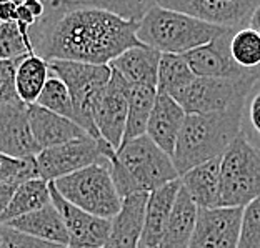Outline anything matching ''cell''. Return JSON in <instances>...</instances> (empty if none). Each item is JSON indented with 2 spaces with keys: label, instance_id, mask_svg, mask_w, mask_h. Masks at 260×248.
<instances>
[{
  "label": "cell",
  "instance_id": "6da1fadb",
  "mask_svg": "<svg viewBox=\"0 0 260 248\" xmlns=\"http://www.w3.org/2000/svg\"><path fill=\"white\" fill-rule=\"evenodd\" d=\"M35 55L44 60L109 65L127 49L142 45L137 22L69 0L45 2L44 15L28 27Z\"/></svg>",
  "mask_w": 260,
  "mask_h": 248
},
{
  "label": "cell",
  "instance_id": "7a4b0ae2",
  "mask_svg": "<svg viewBox=\"0 0 260 248\" xmlns=\"http://www.w3.org/2000/svg\"><path fill=\"white\" fill-rule=\"evenodd\" d=\"M102 153L107 158L112 180L122 198L139 192L150 193L180 179L172 157L158 149L147 135L123 141L117 150L104 141Z\"/></svg>",
  "mask_w": 260,
  "mask_h": 248
},
{
  "label": "cell",
  "instance_id": "3957f363",
  "mask_svg": "<svg viewBox=\"0 0 260 248\" xmlns=\"http://www.w3.org/2000/svg\"><path fill=\"white\" fill-rule=\"evenodd\" d=\"M242 105L222 112L187 115L172 155L179 176L212 158L222 157L240 135Z\"/></svg>",
  "mask_w": 260,
  "mask_h": 248
},
{
  "label": "cell",
  "instance_id": "277c9868",
  "mask_svg": "<svg viewBox=\"0 0 260 248\" xmlns=\"http://www.w3.org/2000/svg\"><path fill=\"white\" fill-rule=\"evenodd\" d=\"M230 28L212 25L182 12L153 5L137 22V39L160 54L184 55Z\"/></svg>",
  "mask_w": 260,
  "mask_h": 248
},
{
  "label": "cell",
  "instance_id": "5b68a950",
  "mask_svg": "<svg viewBox=\"0 0 260 248\" xmlns=\"http://www.w3.org/2000/svg\"><path fill=\"white\" fill-rule=\"evenodd\" d=\"M69 203L95 217L112 220L120 210L122 197L112 180L109 162L102 160L52 182Z\"/></svg>",
  "mask_w": 260,
  "mask_h": 248
},
{
  "label": "cell",
  "instance_id": "8992f818",
  "mask_svg": "<svg viewBox=\"0 0 260 248\" xmlns=\"http://www.w3.org/2000/svg\"><path fill=\"white\" fill-rule=\"evenodd\" d=\"M260 195V152L239 135L220 157L218 206L244 208Z\"/></svg>",
  "mask_w": 260,
  "mask_h": 248
},
{
  "label": "cell",
  "instance_id": "52a82bcc",
  "mask_svg": "<svg viewBox=\"0 0 260 248\" xmlns=\"http://www.w3.org/2000/svg\"><path fill=\"white\" fill-rule=\"evenodd\" d=\"M49 70L69 88L74 105V122L90 137L99 140L100 135L93 123L92 112L99 95L110 80V67L70 60H49Z\"/></svg>",
  "mask_w": 260,
  "mask_h": 248
},
{
  "label": "cell",
  "instance_id": "ba28073f",
  "mask_svg": "<svg viewBox=\"0 0 260 248\" xmlns=\"http://www.w3.org/2000/svg\"><path fill=\"white\" fill-rule=\"evenodd\" d=\"M260 67L240 79H209L195 77L184 90L172 98L180 105L187 115L222 112L244 105L247 93L255 84Z\"/></svg>",
  "mask_w": 260,
  "mask_h": 248
},
{
  "label": "cell",
  "instance_id": "9c48e42d",
  "mask_svg": "<svg viewBox=\"0 0 260 248\" xmlns=\"http://www.w3.org/2000/svg\"><path fill=\"white\" fill-rule=\"evenodd\" d=\"M102 160H107V158L102 155L100 138L95 140L90 135L49 147L35 155L39 176L45 182H55L60 176L70 175L77 170Z\"/></svg>",
  "mask_w": 260,
  "mask_h": 248
},
{
  "label": "cell",
  "instance_id": "30bf717a",
  "mask_svg": "<svg viewBox=\"0 0 260 248\" xmlns=\"http://www.w3.org/2000/svg\"><path fill=\"white\" fill-rule=\"evenodd\" d=\"M260 0H155V5L182 12L212 25L230 30L249 27L253 9Z\"/></svg>",
  "mask_w": 260,
  "mask_h": 248
},
{
  "label": "cell",
  "instance_id": "8fae6325",
  "mask_svg": "<svg viewBox=\"0 0 260 248\" xmlns=\"http://www.w3.org/2000/svg\"><path fill=\"white\" fill-rule=\"evenodd\" d=\"M112 70V68H110ZM127 88L128 84L122 77L112 70L109 84L105 85L93 105V123L100 138L117 150L122 144L127 122Z\"/></svg>",
  "mask_w": 260,
  "mask_h": 248
},
{
  "label": "cell",
  "instance_id": "7c38bea8",
  "mask_svg": "<svg viewBox=\"0 0 260 248\" xmlns=\"http://www.w3.org/2000/svg\"><path fill=\"white\" fill-rule=\"evenodd\" d=\"M50 202L62 217L69 235L70 248H102L109 240L110 220L95 217L80 210L79 206L69 203L60 193L55 190L52 182H49Z\"/></svg>",
  "mask_w": 260,
  "mask_h": 248
},
{
  "label": "cell",
  "instance_id": "4fadbf2b",
  "mask_svg": "<svg viewBox=\"0 0 260 248\" xmlns=\"http://www.w3.org/2000/svg\"><path fill=\"white\" fill-rule=\"evenodd\" d=\"M242 208L200 210L187 248H239Z\"/></svg>",
  "mask_w": 260,
  "mask_h": 248
},
{
  "label": "cell",
  "instance_id": "5bb4252c",
  "mask_svg": "<svg viewBox=\"0 0 260 248\" xmlns=\"http://www.w3.org/2000/svg\"><path fill=\"white\" fill-rule=\"evenodd\" d=\"M235 30H225L200 47L185 52L184 57L195 77L209 79H240L253 70H245L230 55V39ZM257 70V68H255Z\"/></svg>",
  "mask_w": 260,
  "mask_h": 248
},
{
  "label": "cell",
  "instance_id": "9a60e30c",
  "mask_svg": "<svg viewBox=\"0 0 260 248\" xmlns=\"http://www.w3.org/2000/svg\"><path fill=\"white\" fill-rule=\"evenodd\" d=\"M39 152L28 125L27 105L23 102L0 103V153L25 158L35 157Z\"/></svg>",
  "mask_w": 260,
  "mask_h": 248
},
{
  "label": "cell",
  "instance_id": "2e32d148",
  "mask_svg": "<svg viewBox=\"0 0 260 248\" xmlns=\"http://www.w3.org/2000/svg\"><path fill=\"white\" fill-rule=\"evenodd\" d=\"M185 117L187 114L175 102V98L167 95V93L157 92L145 135L158 149L164 150L169 157H172L175 141L180 133L182 125H184Z\"/></svg>",
  "mask_w": 260,
  "mask_h": 248
},
{
  "label": "cell",
  "instance_id": "e0dca14e",
  "mask_svg": "<svg viewBox=\"0 0 260 248\" xmlns=\"http://www.w3.org/2000/svg\"><path fill=\"white\" fill-rule=\"evenodd\" d=\"M27 114L32 137L40 150L88 135L75 122L65 119L62 115H57L44 107H39L35 103L27 105Z\"/></svg>",
  "mask_w": 260,
  "mask_h": 248
},
{
  "label": "cell",
  "instance_id": "ac0fdd59",
  "mask_svg": "<svg viewBox=\"0 0 260 248\" xmlns=\"http://www.w3.org/2000/svg\"><path fill=\"white\" fill-rule=\"evenodd\" d=\"M180 187V179H177L149 193L145 203L144 228H142L139 248H157L158 241L162 238L165 225L169 222L170 211L174 208Z\"/></svg>",
  "mask_w": 260,
  "mask_h": 248
},
{
  "label": "cell",
  "instance_id": "d6986e66",
  "mask_svg": "<svg viewBox=\"0 0 260 248\" xmlns=\"http://www.w3.org/2000/svg\"><path fill=\"white\" fill-rule=\"evenodd\" d=\"M147 197H149L147 192H139L122 198L119 214L110 220V233L105 246L139 248Z\"/></svg>",
  "mask_w": 260,
  "mask_h": 248
},
{
  "label": "cell",
  "instance_id": "ffe728a7",
  "mask_svg": "<svg viewBox=\"0 0 260 248\" xmlns=\"http://www.w3.org/2000/svg\"><path fill=\"white\" fill-rule=\"evenodd\" d=\"M158 60L160 52L142 44L127 49L123 54L115 57L109 67L130 85H149L157 88Z\"/></svg>",
  "mask_w": 260,
  "mask_h": 248
},
{
  "label": "cell",
  "instance_id": "44dd1931",
  "mask_svg": "<svg viewBox=\"0 0 260 248\" xmlns=\"http://www.w3.org/2000/svg\"><path fill=\"white\" fill-rule=\"evenodd\" d=\"M180 184L197 208H217L220 202V157L190 168L180 176Z\"/></svg>",
  "mask_w": 260,
  "mask_h": 248
},
{
  "label": "cell",
  "instance_id": "7402d4cb",
  "mask_svg": "<svg viewBox=\"0 0 260 248\" xmlns=\"http://www.w3.org/2000/svg\"><path fill=\"white\" fill-rule=\"evenodd\" d=\"M4 225H9L22 233L30 235V237L50 241V243L69 246L67 230H65L60 214L57 211L52 202L27 215L17 217L14 220L4 223Z\"/></svg>",
  "mask_w": 260,
  "mask_h": 248
},
{
  "label": "cell",
  "instance_id": "603a6c76",
  "mask_svg": "<svg viewBox=\"0 0 260 248\" xmlns=\"http://www.w3.org/2000/svg\"><path fill=\"white\" fill-rule=\"evenodd\" d=\"M197 205L180 187L157 248H187L188 241L192 238L195 222H197Z\"/></svg>",
  "mask_w": 260,
  "mask_h": 248
},
{
  "label": "cell",
  "instance_id": "cb8c5ba5",
  "mask_svg": "<svg viewBox=\"0 0 260 248\" xmlns=\"http://www.w3.org/2000/svg\"><path fill=\"white\" fill-rule=\"evenodd\" d=\"M157 97V88L149 85H130L127 88V122H125V132H123V141H128L132 138H137L145 135L147 123ZM120 144V145H122Z\"/></svg>",
  "mask_w": 260,
  "mask_h": 248
},
{
  "label": "cell",
  "instance_id": "d4e9b609",
  "mask_svg": "<svg viewBox=\"0 0 260 248\" xmlns=\"http://www.w3.org/2000/svg\"><path fill=\"white\" fill-rule=\"evenodd\" d=\"M50 203L49 182L42 179H32L20 184L12 195L7 208L0 215V225L14 220L17 217L27 215Z\"/></svg>",
  "mask_w": 260,
  "mask_h": 248
},
{
  "label": "cell",
  "instance_id": "484cf974",
  "mask_svg": "<svg viewBox=\"0 0 260 248\" xmlns=\"http://www.w3.org/2000/svg\"><path fill=\"white\" fill-rule=\"evenodd\" d=\"M49 62L42 57L28 54L17 60L15 85L20 102L25 105L35 103L42 88L49 79Z\"/></svg>",
  "mask_w": 260,
  "mask_h": 248
},
{
  "label": "cell",
  "instance_id": "4316f807",
  "mask_svg": "<svg viewBox=\"0 0 260 248\" xmlns=\"http://www.w3.org/2000/svg\"><path fill=\"white\" fill-rule=\"evenodd\" d=\"M195 79L185 58L177 54H160L157 70V92L174 97L175 93L190 84Z\"/></svg>",
  "mask_w": 260,
  "mask_h": 248
},
{
  "label": "cell",
  "instance_id": "83f0119b",
  "mask_svg": "<svg viewBox=\"0 0 260 248\" xmlns=\"http://www.w3.org/2000/svg\"><path fill=\"white\" fill-rule=\"evenodd\" d=\"M230 55L245 70L260 67V32L250 27L235 30L230 39Z\"/></svg>",
  "mask_w": 260,
  "mask_h": 248
},
{
  "label": "cell",
  "instance_id": "f1b7e54d",
  "mask_svg": "<svg viewBox=\"0 0 260 248\" xmlns=\"http://www.w3.org/2000/svg\"><path fill=\"white\" fill-rule=\"evenodd\" d=\"M28 28L19 22H0V58L2 60H19L34 54L28 40Z\"/></svg>",
  "mask_w": 260,
  "mask_h": 248
},
{
  "label": "cell",
  "instance_id": "f546056e",
  "mask_svg": "<svg viewBox=\"0 0 260 248\" xmlns=\"http://www.w3.org/2000/svg\"><path fill=\"white\" fill-rule=\"evenodd\" d=\"M35 105L44 107L57 115H62L65 119L74 122V105H72V98H70L69 88L54 74H49V79H47L40 95L35 100Z\"/></svg>",
  "mask_w": 260,
  "mask_h": 248
},
{
  "label": "cell",
  "instance_id": "4dcf8cb0",
  "mask_svg": "<svg viewBox=\"0 0 260 248\" xmlns=\"http://www.w3.org/2000/svg\"><path fill=\"white\" fill-rule=\"evenodd\" d=\"M240 133L260 152V74L242 105Z\"/></svg>",
  "mask_w": 260,
  "mask_h": 248
},
{
  "label": "cell",
  "instance_id": "1f68e13d",
  "mask_svg": "<svg viewBox=\"0 0 260 248\" xmlns=\"http://www.w3.org/2000/svg\"><path fill=\"white\" fill-rule=\"evenodd\" d=\"M32 179H40L35 157L15 158L0 153V185H20Z\"/></svg>",
  "mask_w": 260,
  "mask_h": 248
},
{
  "label": "cell",
  "instance_id": "d6a6232c",
  "mask_svg": "<svg viewBox=\"0 0 260 248\" xmlns=\"http://www.w3.org/2000/svg\"><path fill=\"white\" fill-rule=\"evenodd\" d=\"M69 2L104 9L122 19L134 22H139L145 12L155 5V0H69Z\"/></svg>",
  "mask_w": 260,
  "mask_h": 248
},
{
  "label": "cell",
  "instance_id": "836d02e7",
  "mask_svg": "<svg viewBox=\"0 0 260 248\" xmlns=\"http://www.w3.org/2000/svg\"><path fill=\"white\" fill-rule=\"evenodd\" d=\"M239 248H260V195L242 208Z\"/></svg>",
  "mask_w": 260,
  "mask_h": 248
},
{
  "label": "cell",
  "instance_id": "e575fe53",
  "mask_svg": "<svg viewBox=\"0 0 260 248\" xmlns=\"http://www.w3.org/2000/svg\"><path fill=\"white\" fill-rule=\"evenodd\" d=\"M0 228H2V245H0V248H67L30 237V235L22 233L9 225H0Z\"/></svg>",
  "mask_w": 260,
  "mask_h": 248
},
{
  "label": "cell",
  "instance_id": "d590c367",
  "mask_svg": "<svg viewBox=\"0 0 260 248\" xmlns=\"http://www.w3.org/2000/svg\"><path fill=\"white\" fill-rule=\"evenodd\" d=\"M17 60H2L0 58V103L20 102L15 85Z\"/></svg>",
  "mask_w": 260,
  "mask_h": 248
},
{
  "label": "cell",
  "instance_id": "8d00e7d4",
  "mask_svg": "<svg viewBox=\"0 0 260 248\" xmlns=\"http://www.w3.org/2000/svg\"><path fill=\"white\" fill-rule=\"evenodd\" d=\"M17 4L15 0H5L0 4V22H17Z\"/></svg>",
  "mask_w": 260,
  "mask_h": 248
},
{
  "label": "cell",
  "instance_id": "74e56055",
  "mask_svg": "<svg viewBox=\"0 0 260 248\" xmlns=\"http://www.w3.org/2000/svg\"><path fill=\"white\" fill-rule=\"evenodd\" d=\"M17 187H19V185H12V184L0 185V215H2L5 211V208H7V205H9L12 195H14Z\"/></svg>",
  "mask_w": 260,
  "mask_h": 248
},
{
  "label": "cell",
  "instance_id": "f35d334b",
  "mask_svg": "<svg viewBox=\"0 0 260 248\" xmlns=\"http://www.w3.org/2000/svg\"><path fill=\"white\" fill-rule=\"evenodd\" d=\"M17 22L28 28V27H32L35 22H37V19H35L34 14L27 7H23L22 4H19V5H17Z\"/></svg>",
  "mask_w": 260,
  "mask_h": 248
},
{
  "label": "cell",
  "instance_id": "ab89813d",
  "mask_svg": "<svg viewBox=\"0 0 260 248\" xmlns=\"http://www.w3.org/2000/svg\"><path fill=\"white\" fill-rule=\"evenodd\" d=\"M20 4L32 12L35 19H40V17L44 15V12H45V2H44V0H22Z\"/></svg>",
  "mask_w": 260,
  "mask_h": 248
},
{
  "label": "cell",
  "instance_id": "60d3db41",
  "mask_svg": "<svg viewBox=\"0 0 260 248\" xmlns=\"http://www.w3.org/2000/svg\"><path fill=\"white\" fill-rule=\"evenodd\" d=\"M249 27L253 28V30L260 32V4L253 9L252 15H250V20H249Z\"/></svg>",
  "mask_w": 260,
  "mask_h": 248
},
{
  "label": "cell",
  "instance_id": "b9f144b4",
  "mask_svg": "<svg viewBox=\"0 0 260 248\" xmlns=\"http://www.w3.org/2000/svg\"><path fill=\"white\" fill-rule=\"evenodd\" d=\"M0 245H2V228H0Z\"/></svg>",
  "mask_w": 260,
  "mask_h": 248
},
{
  "label": "cell",
  "instance_id": "7bdbcfd3",
  "mask_svg": "<svg viewBox=\"0 0 260 248\" xmlns=\"http://www.w3.org/2000/svg\"><path fill=\"white\" fill-rule=\"evenodd\" d=\"M15 2H17V4H20V2H22V0H15Z\"/></svg>",
  "mask_w": 260,
  "mask_h": 248
},
{
  "label": "cell",
  "instance_id": "ee69618b",
  "mask_svg": "<svg viewBox=\"0 0 260 248\" xmlns=\"http://www.w3.org/2000/svg\"><path fill=\"white\" fill-rule=\"evenodd\" d=\"M44 2H49V0H44Z\"/></svg>",
  "mask_w": 260,
  "mask_h": 248
},
{
  "label": "cell",
  "instance_id": "f6af8a7d",
  "mask_svg": "<svg viewBox=\"0 0 260 248\" xmlns=\"http://www.w3.org/2000/svg\"><path fill=\"white\" fill-rule=\"evenodd\" d=\"M67 248H70V246H67Z\"/></svg>",
  "mask_w": 260,
  "mask_h": 248
}]
</instances>
